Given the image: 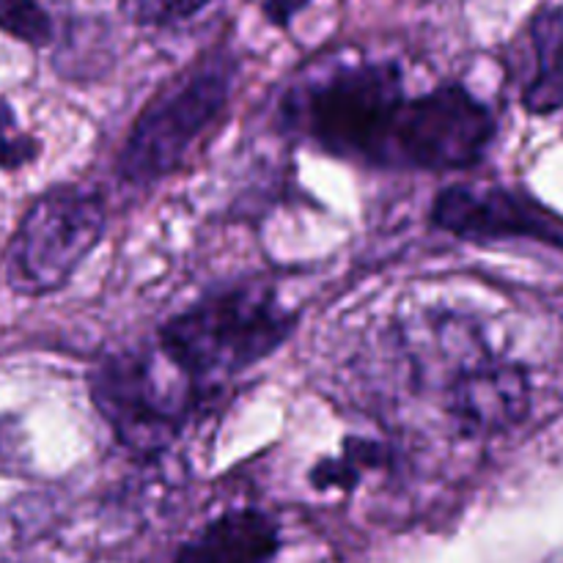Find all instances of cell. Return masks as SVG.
Segmentation results:
<instances>
[{
    "instance_id": "10",
    "label": "cell",
    "mask_w": 563,
    "mask_h": 563,
    "mask_svg": "<svg viewBox=\"0 0 563 563\" xmlns=\"http://www.w3.org/2000/svg\"><path fill=\"white\" fill-rule=\"evenodd\" d=\"M528 49L533 71L522 86L520 102L528 113L550 115L563 110V9L539 5L528 22Z\"/></svg>"
},
{
    "instance_id": "3",
    "label": "cell",
    "mask_w": 563,
    "mask_h": 563,
    "mask_svg": "<svg viewBox=\"0 0 563 563\" xmlns=\"http://www.w3.org/2000/svg\"><path fill=\"white\" fill-rule=\"evenodd\" d=\"M240 60L229 47L192 58L135 115L115 170L124 181L148 187L181 168L203 132L229 108Z\"/></svg>"
},
{
    "instance_id": "12",
    "label": "cell",
    "mask_w": 563,
    "mask_h": 563,
    "mask_svg": "<svg viewBox=\"0 0 563 563\" xmlns=\"http://www.w3.org/2000/svg\"><path fill=\"white\" fill-rule=\"evenodd\" d=\"M0 31L31 47H47L55 38L53 16L38 0H0Z\"/></svg>"
},
{
    "instance_id": "1",
    "label": "cell",
    "mask_w": 563,
    "mask_h": 563,
    "mask_svg": "<svg viewBox=\"0 0 563 563\" xmlns=\"http://www.w3.org/2000/svg\"><path fill=\"white\" fill-rule=\"evenodd\" d=\"M297 330V313L264 278L223 286L165 319L157 344L203 390L253 368L280 350Z\"/></svg>"
},
{
    "instance_id": "14",
    "label": "cell",
    "mask_w": 563,
    "mask_h": 563,
    "mask_svg": "<svg viewBox=\"0 0 563 563\" xmlns=\"http://www.w3.org/2000/svg\"><path fill=\"white\" fill-rule=\"evenodd\" d=\"M38 152L42 143L22 130L9 99L0 97V170L25 168L38 157Z\"/></svg>"
},
{
    "instance_id": "2",
    "label": "cell",
    "mask_w": 563,
    "mask_h": 563,
    "mask_svg": "<svg viewBox=\"0 0 563 563\" xmlns=\"http://www.w3.org/2000/svg\"><path fill=\"white\" fill-rule=\"evenodd\" d=\"M405 77L396 60L335 64L295 88L291 121L333 157L394 168V143L405 110Z\"/></svg>"
},
{
    "instance_id": "8",
    "label": "cell",
    "mask_w": 563,
    "mask_h": 563,
    "mask_svg": "<svg viewBox=\"0 0 563 563\" xmlns=\"http://www.w3.org/2000/svg\"><path fill=\"white\" fill-rule=\"evenodd\" d=\"M531 377L520 363L487 361L451 377L445 416L465 438H495L520 427L531 412Z\"/></svg>"
},
{
    "instance_id": "15",
    "label": "cell",
    "mask_w": 563,
    "mask_h": 563,
    "mask_svg": "<svg viewBox=\"0 0 563 563\" xmlns=\"http://www.w3.org/2000/svg\"><path fill=\"white\" fill-rule=\"evenodd\" d=\"M311 0H264L262 9L264 16L273 22L275 27H289L295 22V16L300 14L302 9H308Z\"/></svg>"
},
{
    "instance_id": "13",
    "label": "cell",
    "mask_w": 563,
    "mask_h": 563,
    "mask_svg": "<svg viewBox=\"0 0 563 563\" xmlns=\"http://www.w3.org/2000/svg\"><path fill=\"white\" fill-rule=\"evenodd\" d=\"M212 3L218 0H119V9L132 25L170 27L176 22L192 20Z\"/></svg>"
},
{
    "instance_id": "5",
    "label": "cell",
    "mask_w": 563,
    "mask_h": 563,
    "mask_svg": "<svg viewBox=\"0 0 563 563\" xmlns=\"http://www.w3.org/2000/svg\"><path fill=\"white\" fill-rule=\"evenodd\" d=\"M108 209L82 185L44 190L16 225L5 247V284L22 297H44L69 284L102 242Z\"/></svg>"
},
{
    "instance_id": "4",
    "label": "cell",
    "mask_w": 563,
    "mask_h": 563,
    "mask_svg": "<svg viewBox=\"0 0 563 563\" xmlns=\"http://www.w3.org/2000/svg\"><path fill=\"white\" fill-rule=\"evenodd\" d=\"M88 388L115 440L137 456L168 451L207 396L157 341L104 357L88 377Z\"/></svg>"
},
{
    "instance_id": "9",
    "label": "cell",
    "mask_w": 563,
    "mask_h": 563,
    "mask_svg": "<svg viewBox=\"0 0 563 563\" xmlns=\"http://www.w3.org/2000/svg\"><path fill=\"white\" fill-rule=\"evenodd\" d=\"M280 528L262 509H231L187 539L174 563H273Z\"/></svg>"
},
{
    "instance_id": "6",
    "label": "cell",
    "mask_w": 563,
    "mask_h": 563,
    "mask_svg": "<svg viewBox=\"0 0 563 563\" xmlns=\"http://www.w3.org/2000/svg\"><path fill=\"white\" fill-rule=\"evenodd\" d=\"M498 132L489 104L462 82L407 97L394 143V168L462 170L476 165Z\"/></svg>"
},
{
    "instance_id": "7",
    "label": "cell",
    "mask_w": 563,
    "mask_h": 563,
    "mask_svg": "<svg viewBox=\"0 0 563 563\" xmlns=\"http://www.w3.org/2000/svg\"><path fill=\"white\" fill-rule=\"evenodd\" d=\"M434 229L462 242L533 240L563 253V218L528 190L493 181H456L434 196Z\"/></svg>"
},
{
    "instance_id": "11",
    "label": "cell",
    "mask_w": 563,
    "mask_h": 563,
    "mask_svg": "<svg viewBox=\"0 0 563 563\" xmlns=\"http://www.w3.org/2000/svg\"><path fill=\"white\" fill-rule=\"evenodd\" d=\"M390 449L383 443L363 438H350L341 449L339 456L322 460L311 471V484L317 489H341L352 493L361 484L366 471H383L390 462Z\"/></svg>"
}]
</instances>
